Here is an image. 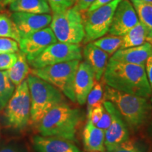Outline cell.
I'll return each mask as SVG.
<instances>
[{
    "label": "cell",
    "instance_id": "obj_1",
    "mask_svg": "<svg viewBox=\"0 0 152 152\" xmlns=\"http://www.w3.org/2000/svg\"><path fill=\"white\" fill-rule=\"evenodd\" d=\"M102 77L106 85L120 92L147 99L152 94L145 66L109 58Z\"/></svg>",
    "mask_w": 152,
    "mask_h": 152
},
{
    "label": "cell",
    "instance_id": "obj_2",
    "mask_svg": "<svg viewBox=\"0 0 152 152\" xmlns=\"http://www.w3.org/2000/svg\"><path fill=\"white\" fill-rule=\"evenodd\" d=\"M83 120V113L80 110L63 102L41 119L37 125V130L42 136L54 137L74 142Z\"/></svg>",
    "mask_w": 152,
    "mask_h": 152
},
{
    "label": "cell",
    "instance_id": "obj_3",
    "mask_svg": "<svg viewBox=\"0 0 152 152\" xmlns=\"http://www.w3.org/2000/svg\"><path fill=\"white\" fill-rule=\"evenodd\" d=\"M104 99L115 106L132 132L140 130L151 117L152 106L147 98L120 92L106 85Z\"/></svg>",
    "mask_w": 152,
    "mask_h": 152
},
{
    "label": "cell",
    "instance_id": "obj_4",
    "mask_svg": "<svg viewBox=\"0 0 152 152\" xmlns=\"http://www.w3.org/2000/svg\"><path fill=\"white\" fill-rule=\"evenodd\" d=\"M30 96V120L37 125L48 112L58 104L65 102V96L50 83L30 74L27 77Z\"/></svg>",
    "mask_w": 152,
    "mask_h": 152
},
{
    "label": "cell",
    "instance_id": "obj_5",
    "mask_svg": "<svg viewBox=\"0 0 152 152\" xmlns=\"http://www.w3.org/2000/svg\"><path fill=\"white\" fill-rule=\"evenodd\" d=\"M80 62L79 60H73L41 68H33L30 73L50 83L71 102H76L74 80Z\"/></svg>",
    "mask_w": 152,
    "mask_h": 152
},
{
    "label": "cell",
    "instance_id": "obj_6",
    "mask_svg": "<svg viewBox=\"0 0 152 152\" xmlns=\"http://www.w3.org/2000/svg\"><path fill=\"white\" fill-rule=\"evenodd\" d=\"M50 28L57 41L80 44L84 40L85 33L82 13L75 7L52 15Z\"/></svg>",
    "mask_w": 152,
    "mask_h": 152
},
{
    "label": "cell",
    "instance_id": "obj_7",
    "mask_svg": "<svg viewBox=\"0 0 152 152\" xmlns=\"http://www.w3.org/2000/svg\"><path fill=\"white\" fill-rule=\"evenodd\" d=\"M30 96L27 78L16 86L14 93L5 107L6 123L11 128L23 130L30 120Z\"/></svg>",
    "mask_w": 152,
    "mask_h": 152
},
{
    "label": "cell",
    "instance_id": "obj_8",
    "mask_svg": "<svg viewBox=\"0 0 152 152\" xmlns=\"http://www.w3.org/2000/svg\"><path fill=\"white\" fill-rule=\"evenodd\" d=\"M121 0H113L93 11L82 13L85 28V43L93 42L109 33L114 11Z\"/></svg>",
    "mask_w": 152,
    "mask_h": 152
},
{
    "label": "cell",
    "instance_id": "obj_9",
    "mask_svg": "<svg viewBox=\"0 0 152 152\" xmlns=\"http://www.w3.org/2000/svg\"><path fill=\"white\" fill-rule=\"evenodd\" d=\"M82 58L83 53L79 44L56 42L45 49L29 64L33 68H41L73 60L80 61Z\"/></svg>",
    "mask_w": 152,
    "mask_h": 152
},
{
    "label": "cell",
    "instance_id": "obj_10",
    "mask_svg": "<svg viewBox=\"0 0 152 152\" xmlns=\"http://www.w3.org/2000/svg\"><path fill=\"white\" fill-rule=\"evenodd\" d=\"M103 104L111 118L109 127L105 131V147L107 152L128 140L130 130L122 115L111 102L104 100Z\"/></svg>",
    "mask_w": 152,
    "mask_h": 152
},
{
    "label": "cell",
    "instance_id": "obj_11",
    "mask_svg": "<svg viewBox=\"0 0 152 152\" xmlns=\"http://www.w3.org/2000/svg\"><path fill=\"white\" fill-rule=\"evenodd\" d=\"M56 42L58 41L51 28L47 27L20 38L18 42L19 51L25 55L29 63Z\"/></svg>",
    "mask_w": 152,
    "mask_h": 152
},
{
    "label": "cell",
    "instance_id": "obj_12",
    "mask_svg": "<svg viewBox=\"0 0 152 152\" xmlns=\"http://www.w3.org/2000/svg\"><path fill=\"white\" fill-rule=\"evenodd\" d=\"M139 22L132 4L129 0H121L114 11L109 33L110 35L122 37Z\"/></svg>",
    "mask_w": 152,
    "mask_h": 152
},
{
    "label": "cell",
    "instance_id": "obj_13",
    "mask_svg": "<svg viewBox=\"0 0 152 152\" xmlns=\"http://www.w3.org/2000/svg\"><path fill=\"white\" fill-rule=\"evenodd\" d=\"M11 18L18 30L20 39L47 28L52 21L51 14H37L24 12H14Z\"/></svg>",
    "mask_w": 152,
    "mask_h": 152
},
{
    "label": "cell",
    "instance_id": "obj_14",
    "mask_svg": "<svg viewBox=\"0 0 152 152\" xmlns=\"http://www.w3.org/2000/svg\"><path fill=\"white\" fill-rule=\"evenodd\" d=\"M95 75L91 66L85 61L80 62L74 80V92L76 102L84 105L87 95L94 87Z\"/></svg>",
    "mask_w": 152,
    "mask_h": 152
},
{
    "label": "cell",
    "instance_id": "obj_15",
    "mask_svg": "<svg viewBox=\"0 0 152 152\" xmlns=\"http://www.w3.org/2000/svg\"><path fill=\"white\" fill-rule=\"evenodd\" d=\"M152 55V44L145 42L141 45L119 49L110 58L123 63L145 66L147 58Z\"/></svg>",
    "mask_w": 152,
    "mask_h": 152
},
{
    "label": "cell",
    "instance_id": "obj_16",
    "mask_svg": "<svg viewBox=\"0 0 152 152\" xmlns=\"http://www.w3.org/2000/svg\"><path fill=\"white\" fill-rule=\"evenodd\" d=\"M33 144L37 152H81L73 142L54 137L35 136Z\"/></svg>",
    "mask_w": 152,
    "mask_h": 152
},
{
    "label": "cell",
    "instance_id": "obj_17",
    "mask_svg": "<svg viewBox=\"0 0 152 152\" xmlns=\"http://www.w3.org/2000/svg\"><path fill=\"white\" fill-rule=\"evenodd\" d=\"M83 56L85 61L94 71L96 81H100L107 66L109 54L90 42L85 45L83 49Z\"/></svg>",
    "mask_w": 152,
    "mask_h": 152
},
{
    "label": "cell",
    "instance_id": "obj_18",
    "mask_svg": "<svg viewBox=\"0 0 152 152\" xmlns=\"http://www.w3.org/2000/svg\"><path fill=\"white\" fill-rule=\"evenodd\" d=\"M83 144L85 151L106 152L105 132L87 121L83 131Z\"/></svg>",
    "mask_w": 152,
    "mask_h": 152
},
{
    "label": "cell",
    "instance_id": "obj_19",
    "mask_svg": "<svg viewBox=\"0 0 152 152\" xmlns=\"http://www.w3.org/2000/svg\"><path fill=\"white\" fill-rule=\"evenodd\" d=\"M9 9L14 12L37 14H50L52 12L47 0H14L9 4Z\"/></svg>",
    "mask_w": 152,
    "mask_h": 152
},
{
    "label": "cell",
    "instance_id": "obj_20",
    "mask_svg": "<svg viewBox=\"0 0 152 152\" xmlns=\"http://www.w3.org/2000/svg\"><path fill=\"white\" fill-rule=\"evenodd\" d=\"M147 40L148 32L147 28L142 23L139 21L128 33L122 36L120 49L139 46L147 42Z\"/></svg>",
    "mask_w": 152,
    "mask_h": 152
},
{
    "label": "cell",
    "instance_id": "obj_21",
    "mask_svg": "<svg viewBox=\"0 0 152 152\" xmlns=\"http://www.w3.org/2000/svg\"><path fill=\"white\" fill-rule=\"evenodd\" d=\"M7 71L13 84L16 87L20 85L27 78L30 72L28 61L25 55L19 51L16 63L12 67Z\"/></svg>",
    "mask_w": 152,
    "mask_h": 152
},
{
    "label": "cell",
    "instance_id": "obj_22",
    "mask_svg": "<svg viewBox=\"0 0 152 152\" xmlns=\"http://www.w3.org/2000/svg\"><path fill=\"white\" fill-rule=\"evenodd\" d=\"M137 14L139 21L145 26L148 32V40L152 44V3L144 0H131Z\"/></svg>",
    "mask_w": 152,
    "mask_h": 152
},
{
    "label": "cell",
    "instance_id": "obj_23",
    "mask_svg": "<svg viewBox=\"0 0 152 152\" xmlns=\"http://www.w3.org/2000/svg\"><path fill=\"white\" fill-rule=\"evenodd\" d=\"M15 89L16 86L9 78L7 71H0V111L5 109Z\"/></svg>",
    "mask_w": 152,
    "mask_h": 152
},
{
    "label": "cell",
    "instance_id": "obj_24",
    "mask_svg": "<svg viewBox=\"0 0 152 152\" xmlns=\"http://www.w3.org/2000/svg\"><path fill=\"white\" fill-rule=\"evenodd\" d=\"M121 41L122 37L111 35L99 38L93 41L92 43L109 55H113L118 49H120Z\"/></svg>",
    "mask_w": 152,
    "mask_h": 152
},
{
    "label": "cell",
    "instance_id": "obj_25",
    "mask_svg": "<svg viewBox=\"0 0 152 152\" xmlns=\"http://www.w3.org/2000/svg\"><path fill=\"white\" fill-rule=\"evenodd\" d=\"M0 37H9L18 42L20 40L18 30L11 16L0 14Z\"/></svg>",
    "mask_w": 152,
    "mask_h": 152
},
{
    "label": "cell",
    "instance_id": "obj_26",
    "mask_svg": "<svg viewBox=\"0 0 152 152\" xmlns=\"http://www.w3.org/2000/svg\"><path fill=\"white\" fill-rule=\"evenodd\" d=\"M104 92L103 84L100 81H95L94 87L87 95V115L98 104L103 103Z\"/></svg>",
    "mask_w": 152,
    "mask_h": 152
},
{
    "label": "cell",
    "instance_id": "obj_27",
    "mask_svg": "<svg viewBox=\"0 0 152 152\" xmlns=\"http://www.w3.org/2000/svg\"><path fill=\"white\" fill-rule=\"evenodd\" d=\"M107 152H147V147L143 142L134 138H129Z\"/></svg>",
    "mask_w": 152,
    "mask_h": 152
},
{
    "label": "cell",
    "instance_id": "obj_28",
    "mask_svg": "<svg viewBox=\"0 0 152 152\" xmlns=\"http://www.w3.org/2000/svg\"><path fill=\"white\" fill-rule=\"evenodd\" d=\"M19 52L18 42L9 37H0V54H13Z\"/></svg>",
    "mask_w": 152,
    "mask_h": 152
},
{
    "label": "cell",
    "instance_id": "obj_29",
    "mask_svg": "<svg viewBox=\"0 0 152 152\" xmlns=\"http://www.w3.org/2000/svg\"><path fill=\"white\" fill-rule=\"evenodd\" d=\"M53 14L67 10L74 6V0H47Z\"/></svg>",
    "mask_w": 152,
    "mask_h": 152
},
{
    "label": "cell",
    "instance_id": "obj_30",
    "mask_svg": "<svg viewBox=\"0 0 152 152\" xmlns=\"http://www.w3.org/2000/svg\"><path fill=\"white\" fill-rule=\"evenodd\" d=\"M18 58V53L0 54V71H7L14 66Z\"/></svg>",
    "mask_w": 152,
    "mask_h": 152
},
{
    "label": "cell",
    "instance_id": "obj_31",
    "mask_svg": "<svg viewBox=\"0 0 152 152\" xmlns=\"http://www.w3.org/2000/svg\"><path fill=\"white\" fill-rule=\"evenodd\" d=\"M104 106L103 103L98 104L93 108V109L87 115L88 121H90L94 125H96L102 118L104 111Z\"/></svg>",
    "mask_w": 152,
    "mask_h": 152
},
{
    "label": "cell",
    "instance_id": "obj_32",
    "mask_svg": "<svg viewBox=\"0 0 152 152\" xmlns=\"http://www.w3.org/2000/svg\"><path fill=\"white\" fill-rule=\"evenodd\" d=\"M104 109H105V108H104ZM110 123H111V118H110V115L109 112L105 109L103 113V115H102V118H101V119L99 120V121L95 125H96L97 128L101 129V130H104V132H105L109 127Z\"/></svg>",
    "mask_w": 152,
    "mask_h": 152
},
{
    "label": "cell",
    "instance_id": "obj_33",
    "mask_svg": "<svg viewBox=\"0 0 152 152\" xmlns=\"http://www.w3.org/2000/svg\"><path fill=\"white\" fill-rule=\"evenodd\" d=\"M95 0H74V7H75L81 13L85 12Z\"/></svg>",
    "mask_w": 152,
    "mask_h": 152
},
{
    "label": "cell",
    "instance_id": "obj_34",
    "mask_svg": "<svg viewBox=\"0 0 152 152\" xmlns=\"http://www.w3.org/2000/svg\"><path fill=\"white\" fill-rule=\"evenodd\" d=\"M145 71L147 73L148 80L152 89V55L147 58L145 64Z\"/></svg>",
    "mask_w": 152,
    "mask_h": 152
},
{
    "label": "cell",
    "instance_id": "obj_35",
    "mask_svg": "<svg viewBox=\"0 0 152 152\" xmlns=\"http://www.w3.org/2000/svg\"><path fill=\"white\" fill-rule=\"evenodd\" d=\"M112 1H113V0H95L87 11H93L96 8H98V7H101V6H103L104 4H106L111 2Z\"/></svg>",
    "mask_w": 152,
    "mask_h": 152
},
{
    "label": "cell",
    "instance_id": "obj_36",
    "mask_svg": "<svg viewBox=\"0 0 152 152\" xmlns=\"http://www.w3.org/2000/svg\"><path fill=\"white\" fill-rule=\"evenodd\" d=\"M0 152H22L18 148L12 145L5 146L0 149Z\"/></svg>",
    "mask_w": 152,
    "mask_h": 152
},
{
    "label": "cell",
    "instance_id": "obj_37",
    "mask_svg": "<svg viewBox=\"0 0 152 152\" xmlns=\"http://www.w3.org/2000/svg\"><path fill=\"white\" fill-rule=\"evenodd\" d=\"M148 131H149V135L151 136V137L152 138V119L150 122V124L149 125V129H148Z\"/></svg>",
    "mask_w": 152,
    "mask_h": 152
},
{
    "label": "cell",
    "instance_id": "obj_38",
    "mask_svg": "<svg viewBox=\"0 0 152 152\" xmlns=\"http://www.w3.org/2000/svg\"><path fill=\"white\" fill-rule=\"evenodd\" d=\"M5 0H0V11L3 9V7H4V2Z\"/></svg>",
    "mask_w": 152,
    "mask_h": 152
},
{
    "label": "cell",
    "instance_id": "obj_39",
    "mask_svg": "<svg viewBox=\"0 0 152 152\" xmlns=\"http://www.w3.org/2000/svg\"><path fill=\"white\" fill-rule=\"evenodd\" d=\"M12 1H14V0H5L4 2V6L5 7V6L9 4Z\"/></svg>",
    "mask_w": 152,
    "mask_h": 152
},
{
    "label": "cell",
    "instance_id": "obj_40",
    "mask_svg": "<svg viewBox=\"0 0 152 152\" xmlns=\"http://www.w3.org/2000/svg\"><path fill=\"white\" fill-rule=\"evenodd\" d=\"M144 1H147V2H149V3H152V0H144Z\"/></svg>",
    "mask_w": 152,
    "mask_h": 152
},
{
    "label": "cell",
    "instance_id": "obj_41",
    "mask_svg": "<svg viewBox=\"0 0 152 152\" xmlns=\"http://www.w3.org/2000/svg\"><path fill=\"white\" fill-rule=\"evenodd\" d=\"M86 152H101V151H86Z\"/></svg>",
    "mask_w": 152,
    "mask_h": 152
},
{
    "label": "cell",
    "instance_id": "obj_42",
    "mask_svg": "<svg viewBox=\"0 0 152 152\" xmlns=\"http://www.w3.org/2000/svg\"><path fill=\"white\" fill-rule=\"evenodd\" d=\"M151 104H152V96H151Z\"/></svg>",
    "mask_w": 152,
    "mask_h": 152
},
{
    "label": "cell",
    "instance_id": "obj_43",
    "mask_svg": "<svg viewBox=\"0 0 152 152\" xmlns=\"http://www.w3.org/2000/svg\"><path fill=\"white\" fill-rule=\"evenodd\" d=\"M151 152H152V151H151Z\"/></svg>",
    "mask_w": 152,
    "mask_h": 152
}]
</instances>
